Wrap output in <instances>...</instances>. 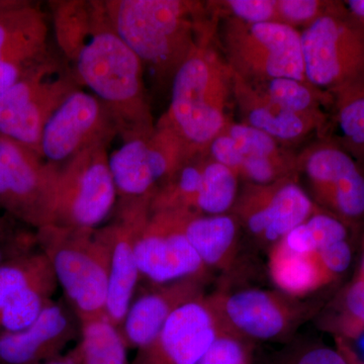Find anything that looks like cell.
I'll list each match as a JSON object with an SVG mask.
<instances>
[{
	"instance_id": "1",
	"label": "cell",
	"mask_w": 364,
	"mask_h": 364,
	"mask_svg": "<svg viewBox=\"0 0 364 364\" xmlns=\"http://www.w3.org/2000/svg\"><path fill=\"white\" fill-rule=\"evenodd\" d=\"M50 7L57 44L78 85L107 107L123 140L150 133L155 124L145 70L114 31L104 1L65 0Z\"/></svg>"
},
{
	"instance_id": "2",
	"label": "cell",
	"mask_w": 364,
	"mask_h": 364,
	"mask_svg": "<svg viewBox=\"0 0 364 364\" xmlns=\"http://www.w3.org/2000/svg\"><path fill=\"white\" fill-rule=\"evenodd\" d=\"M117 35L159 81H172L188 57L205 44L200 6L183 0H105Z\"/></svg>"
},
{
	"instance_id": "3",
	"label": "cell",
	"mask_w": 364,
	"mask_h": 364,
	"mask_svg": "<svg viewBox=\"0 0 364 364\" xmlns=\"http://www.w3.org/2000/svg\"><path fill=\"white\" fill-rule=\"evenodd\" d=\"M232 95L233 72L205 43L172 79L168 112L160 121L176 132L191 155L202 154L231 124L228 107Z\"/></svg>"
},
{
	"instance_id": "4",
	"label": "cell",
	"mask_w": 364,
	"mask_h": 364,
	"mask_svg": "<svg viewBox=\"0 0 364 364\" xmlns=\"http://www.w3.org/2000/svg\"><path fill=\"white\" fill-rule=\"evenodd\" d=\"M36 238L79 322L105 316L109 250L100 228L71 229L50 225L38 230Z\"/></svg>"
},
{
	"instance_id": "5",
	"label": "cell",
	"mask_w": 364,
	"mask_h": 364,
	"mask_svg": "<svg viewBox=\"0 0 364 364\" xmlns=\"http://www.w3.org/2000/svg\"><path fill=\"white\" fill-rule=\"evenodd\" d=\"M305 77L309 85L336 100L363 92L364 21L334 6L301 33Z\"/></svg>"
},
{
	"instance_id": "6",
	"label": "cell",
	"mask_w": 364,
	"mask_h": 364,
	"mask_svg": "<svg viewBox=\"0 0 364 364\" xmlns=\"http://www.w3.org/2000/svg\"><path fill=\"white\" fill-rule=\"evenodd\" d=\"M78 90L66 60L53 53L39 68L0 95V136L41 155L46 124Z\"/></svg>"
},
{
	"instance_id": "7",
	"label": "cell",
	"mask_w": 364,
	"mask_h": 364,
	"mask_svg": "<svg viewBox=\"0 0 364 364\" xmlns=\"http://www.w3.org/2000/svg\"><path fill=\"white\" fill-rule=\"evenodd\" d=\"M224 45L234 74L249 82L275 78L305 81L301 33L293 26L270 21H228Z\"/></svg>"
},
{
	"instance_id": "8",
	"label": "cell",
	"mask_w": 364,
	"mask_h": 364,
	"mask_svg": "<svg viewBox=\"0 0 364 364\" xmlns=\"http://www.w3.org/2000/svg\"><path fill=\"white\" fill-rule=\"evenodd\" d=\"M109 144H97L59 166L54 226L93 230L111 215L117 188L109 163Z\"/></svg>"
},
{
	"instance_id": "9",
	"label": "cell",
	"mask_w": 364,
	"mask_h": 364,
	"mask_svg": "<svg viewBox=\"0 0 364 364\" xmlns=\"http://www.w3.org/2000/svg\"><path fill=\"white\" fill-rule=\"evenodd\" d=\"M59 166L0 136V208L36 231L53 224Z\"/></svg>"
},
{
	"instance_id": "10",
	"label": "cell",
	"mask_w": 364,
	"mask_h": 364,
	"mask_svg": "<svg viewBox=\"0 0 364 364\" xmlns=\"http://www.w3.org/2000/svg\"><path fill=\"white\" fill-rule=\"evenodd\" d=\"M123 141L117 149L109 153V168L122 200L152 196L186 160L195 156L162 121L150 133Z\"/></svg>"
},
{
	"instance_id": "11",
	"label": "cell",
	"mask_w": 364,
	"mask_h": 364,
	"mask_svg": "<svg viewBox=\"0 0 364 364\" xmlns=\"http://www.w3.org/2000/svg\"><path fill=\"white\" fill-rule=\"evenodd\" d=\"M208 299L220 327L248 341L284 339L311 313L309 304L277 289H218Z\"/></svg>"
},
{
	"instance_id": "12",
	"label": "cell",
	"mask_w": 364,
	"mask_h": 364,
	"mask_svg": "<svg viewBox=\"0 0 364 364\" xmlns=\"http://www.w3.org/2000/svg\"><path fill=\"white\" fill-rule=\"evenodd\" d=\"M321 210L296 177H287L269 184L245 183L231 212L240 227L272 247Z\"/></svg>"
},
{
	"instance_id": "13",
	"label": "cell",
	"mask_w": 364,
	"mask_h": 364,
	"mask_svg": "<svg viewBox=\"0 0 364 364\" xmlns=\"http://www.w3.org/2000/svg\"><path fill=\"white\" fill-rule=\"evenodd\" d=\"M119 130L107 107L91 93L78 90L51 117L41 140L46 161L61 166L97 144H109Z\"/></svg>"
},
{
	"instance_id": "14",
	"label": "cell",
	"mask_w": 364,
	"mask_h": 364,
	"mask_svg": "<svg viewBox=\"0 0 364 364\" xmlns=\"http://www.w3.org/2000/svg\"><path fill=\"white\" fill-rule=\"evenodd\" d=\"M135 253L141 277L155 286L205 279L210 270L189 243L176 213L150 212L136 234Z\"/></svg>"
},
{
	"instance_id": "15",
	"label": "cell",
	"mask_w": 364,
	"mask_h": 364,
	"mask_svg": "<svg viewBox=\"0 0 364 364\" xmlns=\"http://www.w3.org/2000/svg\"><path fill=\"white\" fill-rule=\"evenodd\" d=\"M299 167L305 171L314 200L322 210L347 226L364 217V173L341 145L316 146Z\"/></svg>"
},
{
	"instance_id": "16",
	"label": "cell",
	"mask_w": 364,
	"mask_h": 364,
	"mask_svg": "<svg viewBox=\"0 0 364 364\" xmlns=\"http://www.w3.org/2000/svg\"><path fill=\"white\" fill-rule=\"evenodd\" d=\"M150 215V196L123 200L116 220L100 227L109 250V277L105 316L121 328L140 279L135 253L136 234Z\"/></svg>"
},
{
	"instance_id": "17",
	"label": "cell",
	"mask_w": 364,
	"mask_h": 364,
	"mask_svg": "<svg viewBox=\"0 0 364 364\" xmlns=\"http://www.w3.org/2000/svg\"><path fill=\"white\" fill-rule=\"evenodd\" d=\"M220 329L214 309L203 294L172 314L155 339L138 349L129 364H198Z\"/></svg>"
},
{
	"instance_id": "18",
	"label": "cell",
	"mask_w": 364,
	"mask_h": 364,
	"mask_svg": "<svg viewBox=\"0 0 364 364\" xmlns=\"http://www.w3.org/2000/svg\"><path fill=\"white\" fill-rule=\"evenodd\" d=\"M50 23L38 4L0 16V95L44 64L53 52Z\"/></svg>"
},
{
	"instance_id": "19",
	"label": "cell",
	"mask_w": 364,
	"mask_h": 364,
	"mask_svg": "<svg viewBox=\"0 0 364 364\" xmlns=\"http://www.w3.org/2000/svg\"><path fill=\"white\" fill-rule=\"evenodd\" d=\"M77 334L68 309L52 301L30 327L0 332V364H41L61 355Z\"/></svg>"
},
{
	"instance_id": "20",
	"label": "cell",
	"mask_w": 364,
	"mask_h": 364,
	"mask_svg": "<svg viewBox=\"0 0 364 364\" xmlns=\"http://www.w3.org/2000/svg\"><path fill=\"white\" fill-rule=\"evenodd\" d=\"M203 282L191 277L158 284L132 301L119 328L127 347L138 350L152 342L172 314L205 294Z\"/></svg>"
},
{
	"instance_id": "21",
	"label": "cell",
	"mask_w": 364,
	"mask_h": 364,
	"mask_svg": "<svg viewBox=\"0 0 364 364\" xmlns=\"http://www.w3.org/2000/svg\"><path fill=\"white\" fill-rule=\"evenodd\" d=\"M233 85L234 97L244 124L264 132L277 141L299 140L324 122V119L296 114L280 107L252 83L234 73Z\"/></svg>"
},
{
	"instance_id": "22",
	"label": "cell",
	"mask_w": 364,
	"mask_h": 364,
	"mask_svg": "<svg viewBox=\"0 0 364 364\" xmlns=\"http://www.w3.org/2000/svg\"><path fill=\"white\" fill-rule=\"evenodd\" d=\"M176 214L189 243L208 269L224 272L233 269L238 257L240 236V224L233 215Z\"/></svg>"
},
{
	"instance_id": "23",
	"label": "cell",
	"mask_w": 364,
	"mask_h": 364,
	"mask_svg": "<svg viewBox=\"0 0 364 364\" xmlns=\"http://www.w3.org/2000/svg\"><path fill=\"white\" fill-rule=\"evenodd\" d=\"M268 272L277 291L299 299L332 282L317 253L294 252L279 241L268 253Z\"/></svg>"
},
{
	"instance_id": "24",
	"label": "cell",
	"mask_w": 364,
	"mask_h": 364,
	"mask_svg": "<svg viewBox=\"0 0 364 364\" xmlns=\"http://www.w3.org/2000/svg\"><path fill=\"white\" fill-rule=\"evenodd\" d=\"M79 364H129L121 330L107 316L80 323Z\"/></svg>"
},
{
	"instance_id": "25",
	"label": "cell",
	"mask_w": 364,
	"mask_h": 364,
	"mask_svg": "<svg viewBox=\"0 0 364 364\" xmlns=\"http://www.w3.org/2000/svg\"><path fill=\"white\" fill-rule=\"evenodd\" d=\"M239 176L233 170L203 155L202 184L196 213L225 215L231 212L239 193Z\"/></svg>"
},
{
	"instance_id": "26",
	"label": "cell",
	"mask_w": 364,
	"mask_h": 364,
	"mask_svg": "<svg viewBox=\"0 0 364 364\" xmlns=\"http://www.w3.org/2000/svg\"><path fill=\"white\" fill-rule=\"evenodd\" d=\"M56 277L31 284L9 299L0 313V332H18L40 317L58 287Z\"/></svg>"
},
{
	"instance_id": "27",
	"label": "cell",
	"mask_w": 364,
	"mask_h": 364,
	"mask_svg": "<svg viewBox=\"0 0 364 364\" xmlns=\"http://www.w3.org/2000/svg\"><path fill=\"white\" fill-rule=\"evenodd\" d=\"M55 277L42 251L30 250L0 264V313L21 289Z\"/></svg>"
},
{
	"instance_id": "28",
	"label": "cell",
	"mask_w": 364,
	"mask_h": 364,
	"mask_svg": "<svg viewBox=\"0 0 364 364\" xmlns=\"http://www.w3.org/2000/svg\"><path fill=\"white\" fill-rule=\"evenodd\" d=\"M249 82V81H248ZM262 91L275 104L296 114L324 119L320 105L325 102L323 91L305 81L275 78L263 82H250Z\"/></svg>"
},
{
	"instance_id": "29",
	"label": "cell",
	"mask_w": 364,
	"mask_h": 364,
	"mask_svg": "<svg viewBox=\"0 0 364 364\" xmlns=\"http://www.w3.org/2000/svg\"><path fill=\"white\" fill-rule=\"evenodd\" d=\"M341 146L364 167V93L337 100Z\"/></svg>"
},
{
	"instance_id": "30",
	"label": "cell",
	"mask_w": 364,
	"mask_h": 364,
	"mask_svg": "<svg viewBox=\"0 0 364 364\" xmlns=\"http://www.w3.org/2000/svg\"><path fill=\"white\" fill-rule=\"evenodd\" d=\"M224 132L234 139L244 157H263L275 161L296 163L287 156L275 139L258 129L244 123L230 124Z\"/></svg>"
},
{
	"instance_id": "31",
	"label": "cell",
	"mask_w": 364,
	"mask_h": 364,
	"mask_svg": "<svg viewBox=\"0 0 364 364\" xmlns=\"http://www.w3.org/2000/svg\"><path fill=\"white\" fill-rule=\"evenodd\" d=\"M250 342L221 328L198 364H253Z\"/></svg>"
},
{
	"instance_id": "32",
	"label": "cell",
	"mask_w": 364,
	"mask_h": 364,
	"mask_svg": "<svg viewBox=\"0 0 364 364\" xmlns=\"http://www.w3.org/2000/svg\"><path fill=\"white\" fill-rule=\"evenodd\" d=\"M335 4L318 0H277V21L296 28L311 25Z\"/></svg>"
},
{
	"instance_id": "33",
	"label": "cell",
	"mask_w": 364,
	"mask_h": 364,
	"mask_svg": "<svg viewBox=\"0 0 364 364\" xmlns=\"http://www.w3.org/2000/svg\"><path fill=\"white\" fill-rule=\"evenodd\" d=\"M222 4L235 20L243 23L253 25L277 21V0H228Z\"/></svg>"
},
{
	"instance_id": "34",
	"label": "cell",
	"mask_w": 364,
	"mask_h": 364,
	"mask_svg": "<svg viewBox=\"0 0 364 364\" xmlns=\"http://www.w3.org/2000/svg\"><path fill=\"white\" fill-rule=\"evenodd\" d=\"M321 265L332 279H336L350 267L352 251L348 241H339L317 252Z\"/></svg>"
},
{
	"instance_id": "35",
	"label": "cell",
	"mask_w": 364,
	"mask_h": 364,
	"mask_svg": "<svg viewBox=\"0 0 364 364\" xmlns=\"http://www.w3.org/2000/svg\"><path fill=\"white\" fill-rule=\"evenodd\" d=\"M207 153L213 160L233 170L235 173L238 176L244 156L234 139L228 135L226 132H223L217 138L214 139V141L208 146Z\"/></svg>"
},
{
	"instance_id": "36",
	"label": "cell",
	"mask_w": 364,
	"mask_h": 364,
	"mask_svg": "<svg viewBox=\"0 0 364 364\" xmlns=\"http://www.w3.org/2000/svg\"><path fill=\"white\" fill-rule=\"evenodd\" d=\"M342 320L364 328V280L355 279L345 291Z\"/></svg>"
},
{
	"instance_id": "37",
	"label": "cell",
	"mask_w": 364,
	"mask_h": 364,
	"mask_svg": "<svg viewBox=\"0 0 364 364\" xmlns=\"http://www.w3.org/2000/svg\"><path fill=\"white\" fill-rule=\"evenodd\" d=\"M284 364H348L338 349L327 346H312L304 349Z\"/></svg>"
},
{
	"instance_id": "38",
	"label": "cell",
	"mask_w": 364,
	"mask_h": 364,
	"mask_svg": "<svg viewBox=\"0 0 364 364\" xmlns=\"http://www.w3.org/2000/svg\"><path fill=\"white\" fill-rule=\"evenodd\" d=\"M38 245L36 234L18 233L9 240L0 243V264L6 261L32 250Z\"/></svg>"
},
{
	"instance_id": "39",
	"label": "cell",
	"mask_w": 364,
	"mask_h": 364,
	"mask_svg": "<svg viewBox=\"0 0 364 364\" xmlns=\"http://www.w3.org/2000/svg\"><path fill=\"white\" fill-rule=\"evenodd\" d=\"M16 222L9 215H0V243L9 240L20 233L16 231Z\"/></svg>"
},
{
	"instance_id": "40",
	"label": "cell",
	"mask_w": 364,
	"mask_h": 364,
	"mask_svg": "<svg viewBox=\"0 0 364 364\" xmlns=\"http://www.w3.org/2000/svg\"><path fill=\"white\" fill-rule=\"evenodd\" d=\"M346 4L347 11L351 16L364 21V0H349Z\"/></svg>"
},
{
	"instance_id": "41",
	"label": "cell",
	"mask_w": 364,
	"mask_h": 364,
	"mask_svg": "<svg viewBox=\"0 0 364 364\" xmlns=\"http://www.w3.org/2000/svg\"><path fill=\"white\" fill-rule=\"evenodd\" d=\"M338 345V350L340 353L344 356L348 364H364V361L359 360L356 354L354 353V351L351 350L350 347L345 343L343 340L340 339Z\"/></svg>"
},
{
	"instance_id": "42",
	"label": "cell",
	"mask_w": 364,
	"mask_h": 364,
	"mask_svg": "<svg viewBox=\"0 0 364 364\" xmlns=\"http://www.w3.org/2000/svg\"><path fill=\"white\" fill-rule=\"evenodd\" d=\"M41 364H79L77 352H76V349L74 348L70 353L67 354L65 356H57V358L50 359V360Z\"/></svg>"
},
{
	"instance_id": "43",
	"label": "cell",
	"mask_w": 364,
	"mask_h": 364,
	"mask_svg": "<svg viewBox=\"0 0 364 364\" xmlns=\"http://www.w3.org/2000/svg\"><path fill=\"white\" fill-rule=\"evenodd\" d=\"M26 4H28V1H23V0H0V16L25 6Z\"/></svg>"
},
{
	"instance_id": "44",
	"label": "cell",
	"mask_w": 364,
	"mask_h": 364,
	"mask_svg": "<svg viewBox=\"0 0 364 364\" xmlns=\"http://www.w3.org/2000/svg\"><path fill=\"white\" fill-rule=\"evenodd\" d=\"M356 279L364 280V257L363 260V263H361L360 269H359V273Z\"/></svg>"
},
{
	"instance_id": "45",
	"label": "cell",
	"mask_w": 364,
	"mask_h": 364,
	"mask_svg": "<svg viewBox=\"0 0 364 364\" xmlns=\"http://www.w3.org/2000/svg\"><path fill=\"white\" fill-rule=\"evenodd\" d=\"M363 246H364V240H363Z\"/></svg>"
}]
</instances>
